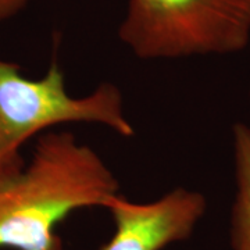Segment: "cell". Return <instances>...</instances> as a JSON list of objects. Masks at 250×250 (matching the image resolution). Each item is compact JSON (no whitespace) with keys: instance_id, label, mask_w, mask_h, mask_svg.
I'll return each mask as SVG.
<instances>
[{"instance_id":"obj_3","label":"cell","mask_w":250,"mask_h":250,"mask_svg":"<svg viewBox=\"0 0 250 250\" xmlns=\"http://www.w3.org/2000/svg\"><path fill=\"white\" fill-rule=\"evenodd\" d=\"M118 38L141 60L239 53L250 43V0H128Z\"/></svg>"},{"instance_id":"obj_5","label":"cell","mask_w":250,"mask_h":250,"mask_svg":"<svg viewBox=\"0 0 250 250\" xmlns=\"http://www.w3.org/2000/svg\"><path fill=\"white\" fill-rule=\"evenodd\" d=\"M235 195L229 218L231 250H250V125L232 126Z\"/></svg>"},{"instance_id":"obj_6","label":"cell","mask_w":250,"mask_h":250,"mask_svg":"<svg viewBox=\"0 0 250 250\" xmlns=\"http://www.w3.org/2000/svg\"><path fill=\"white\" fill-rule=\"evenodd\" d=\"M29 0H0V22H4L18 14Z\"/></svg>"},{"instance_id":"obj_2","label":"cell","mask_w":250,"mask_h":250,"mask_svg":"<svg viewBox=\"0 0 250 250\" xmlns=\"http://www.w3.org/2000/svg\"><path fill=\"white\" fill-rule=\"evenodd\" d=\"M64 124H98L123 138L135 135L123 92L114 83L103 82L75 98L67 92L65 75L56 60L43 77L31 80L18 64L0 59V172L20 170L25 164L24 143Z\"/></svg>"},{"instance_id":"obj_1","label":"cell","mask_w":250,"mask_h":250,"mask_svg":"<svg viewBox=\"0 0 250 250\" xmlns=\"http://www.w3.org/2000/svg\"><path fill=\"white\" fill-rule=\"evenodd\" d=\"M118 195L116 174L71 132L46 131L20 170L0 172V249L65 250L57 227Z\"/></svg>"},{"instance_id":"obj_7","label":"cell","mask_w":250,"mask_h":250,"mask_svg":"<svg viewBox=\"0 0 250 250\" xmlns=\"http://www.w3.org/2000/svg\"><path fill=\"white\" fill-rule=\"evenodd\" d=\"M249 99H250V89H249Z\"/></svg>"},{"instance_id":"obj_4","label":"cell","mask_w":250,"mask_h":250,"mask_svg":"<svg viewBox=\"0 0 250 250\" xmlns=\"http://www.w3.org/2000/svg\"><path fill=\"white\" fill-rule=\"evenodd\" d=\"M106 210L114 231L100 250H164L193 235L207 211V199L199 190L178 187L145 203L118 195Z\"/></svg>"}]
</instances>
